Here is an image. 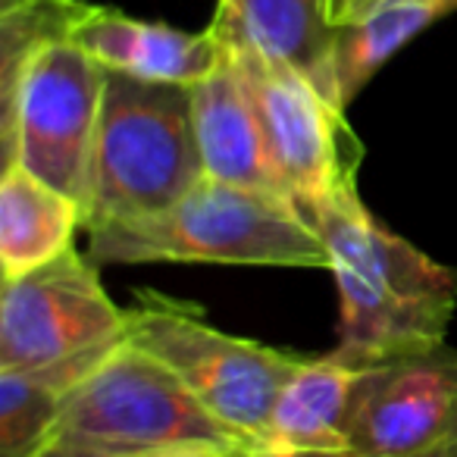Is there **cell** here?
Masks as SVG:
<instances>
[{
    "label": "cell",
    "mask_w": 457,
    "mask_h": 457,
    "mask_svg": "<svg viewBox=\"0 0 457 457\" xmlns=\"http://www.w3.org/2000/svg\"><path fill=\"white\" fill-rule=\"evenodd\" d=\"M191 122L204 176L238 188L288 197L270 157L257 110L228 54L213 76L191 85Z\"/></svg>",
    "instance_id": "obj_11"
},
{
    "label": "cell",
    "mask_w": 457,
    "mask_h": 457,
    "mask_svg": "<svg viewBox=\"0 0 457 457\" xmlns=\"http://www.w3.org/2000/svg\"><path fill=\"white\" fill-rule=\"evenodd\" d=\"M204 179L191 88L107 72L91 151L85 228L163 213Z\"/></svg>",
    "instance_id": "obj_3"
},
{
    "label": "cell",
    "mask_w": 457,
    "mask_h": 457,
    "mask_svg": "<svg viewBox=\"0 0 457 457\" xmlns=\"http://www.w3.org/2000/svg\"><path fill=\"white\" fill-rule=\"evenodd\" d=\"M210 29L295 70L345 110L336 82V29L323 0H220Z\"/></svg>",
    "instance_id": "obj_12"
},
{
    "label": "cell",
    "mask_w": 457,
    "mask_h": 457,
    "mask_svg": "<svg viewBox=\"0 0 457 457\" xmlns=\"http://www.w3.org/2000/svg\"><path fill=\"white\" fill-rule=\"evenodd\" d=\"M110 351L82 354L38 370H0V457H29L57 438L66 395Z\"/></svg>",
    "instance_id": "obj_14"
},
{
    "label": "cell",
    "mask_w": 457,
    "mask_h": 457,
    "mask_svg": "<svg viewBox=\"0 0 457 457\" xmlns=\"http://www.w3.org/2000/svg\"><path fill=\"white\" fill-rule=\"evenodd\" d=\"M29 457H107V454H101V451L88 448V445H82V442H72V438L57 436V438H51L45 448H38Z\"/></svg>",
    "instance_id": "obj_18"
},
{
    "label": "cell",
    "mask_w": 457,
    "mask_h": 457,
    "mask_svg": "<svg viewBox=\"0 0 457 457\" xmlns=\"http://www.w3.org/2000/svg\"><path fill=\"white\" fill-rule=\"evenodd\" d=\"M129 307L101 286L95 261L76 248L32 273L4 279L0 370H38L101 354L126 338Z\"/></svg>",
    "instance_id": "obj_8"
},
{
    "label": "cell",
    "mask_w": 457,
    "mask_h": 457,
    "mask_svg": "<svg viewBox=\"0 0 457 457\" xmlns=\"http://www.w3.org/2000/svg\"><path fill=\"white\" fill-rule=\"evenodd\" d=\"M129 342L163 361L213 417L257 454L270 413L304 357L228 336L204 320V311L160 292H135Z\"/></svg>",
    "instance_id": "obj_5"
},
{
    "label": "cell",
    "mask_w": 457,
    "mask_h": 457,
    "mask_svg": "<svg viewBox=\"0 0 457 457\" xmlns=\"http://www.w3.org/2000/svg\"><path fill=\"white\" fill-rule=\"evenodd\" d=\"M457 10V0H379L367 16L336 29V82L345 110L417 35Z\"/></svg>",
    "instance_id": "obj_15"
},
{
    "label": "cell",
    "mask_w": 457,
    "mask_h": 457,
    "mask_svg": "<svg viewBox=\"0 0 457 457\" xmlns=\"http://www.w3.org/2000/svg\"><path fill=\"white\" fill-rule=\"evenodd\" d=\"M88 10V0H0V110L13 101L35 54L54 41H72Z\"/></svg>",
    "instance_id": "obj_16"
},
{
    "label": "cell",
    "mask_w": 457,
    "mask_h": 457,
    "mask_svg": "<svg viewBox=\"0 0 457 457\" xmlns=\"http://www.w3.org/2000/svg\"><path fill=\"white\" fill-rule=\"evenodd\" d=\"M345 457H417L457 442V348L448 342L357 370Z\"/></svg>",
    "instance_id": "obj_9"
},
{
    "label": "cell",
    "mask_w": 457,
    "mask_h": 457,
    "mask_svg": "<svg viewBox=\"0 0 457 457\" xmlns=\"http://www.w3.org/2000/svg\"><path fill=\"white\" fill-rule=\"evenodd\" d=\"M301 213L323 238L338 286V363L363 370L445 345L457 311V270L376 222L357 185Z\"/></svg>",
    "instance_id": "obj_1"
},
{
    "label": "cell",
    "mask_w": 457,
    "mask_h": 457,
    "mask_svg": "<svg viewBox=\"0 0 457 457\" xmlns=\"http://www.w3.org/2000/svg\"><path fill=\"white\" fill-rule=\"evenodd\" d=\"M138 457H242L236 451H216V448H182V451H154V454Z\"/></svg>",
    "instance_id": "obj_19"
},
{
    "label": "cell",
    "mask_w": 457,
    "mask_h": 457,
    "mask_svg": "<svg viewBox=\"0 0 457 457\" xmlns=\"http://www.w3.org/2000/svg\"><path fill=\"white\" fill-rule=\"evenodd\" d=\"M104 85L107 70L76 41L41 47L0 110V170L20 163L85 213Z\"/></svg>",
    "instance_id": "obj_6"
},
{
    "label": "cell",
    "mask_w": 457,
    "mask_h": 457,
    "mask_svg": "<svg viewBox=\"0 0 457 457\" xmlns=\"http://www.w3.org/2000/svg\"><path fill=\"white\" fill-rule=\"evenodd\" d=\"M451 457H457V442H454V445H451Z\"/></svg>",
    "instance_id": "obj_21"
},
{
    "label": "cell",
    "mask_w": 457,
    "mask_h": 457,
    "mask_svg": "<svg viewBox=\"0 0 457 457\" xmlns=\"http://www.w3.org/2000/svg\"><path fill=\"white\" fill-rule=\"evenodd\" d=\"M417 457H451V448H438V451H429V454H417Z\"/></svg>",
    "instance_id": "obj_20"
},
{
    "label": "cell",
    "mask_w": 457,
    "mask_h": 457,
    "mask_svg": "<svg viewBox=\"0 0 457 457\" xmlns=\"http://www.w3.org/2000/svg\"><path fill=\"white\" fill-rule=\"evenodd\" d=\"M72 41L107 72L132 76L141 82L191 88L226 63V47L210 26L204 32H185L166 22L135 20L97 4H91V10L82 16Z\"/></svg>",
    "instance_id": "obj_10"
},
{
    "label": "cell",
    "mask_w": 457,
    "mask_h": 457,
    "mask_svg": "<svg viewBox=\"0 0 457 457\" xmlns=\"http://www.w3.org/2000/svg\"><path fill=\"white\" fill-rule=\"evenodd\" d=\"M85 228L82 204L10 163L0 170V270L4 279L32 273L72 248Z\"/></svg>",
    "instance_id": "obj_13"
},
{
    "label": "cell",
    "mask_w": 457,
    "mask_h": 457,
    "mask_svg": "<svg viewBox=\"0 0 457 457\" xmlns=\"http://www.w3.org/2000/svg\"><path fill=\"white\" fill-rule=\"evenodd\" d=\"M376 4H379V0H323V10L332 29H345L361 20V16H367Z\"/></svg>",
    "instance_id": "obj_17"
},
{
    "label": "cell",
    "mask_w": 457,
    "mask_h": 457,
    "mask_svg": "<svg viewBox=\"0 0 457 457\" xmlns=\"http://www.w3.org/2000/svg\"><path fill=\"white\" fill-rule=\"evenodd\" d=\"M95 263H232L329 270V251L295 201L204 176L179 204L88 232Z\"/></svg>",
    "instance_id": "obj_2"
},
{
    "label": "cell",
    "mask_w": 457,
    "mask_h": 457,
    "mask_svg": "<svg viewBox=\"0 0 457 457\" xmlns=\"http://www.w3.org/2000/svg\"><path fill=\"white\" fill-rule=\"evenodd\" d=\"M220 41L248 88L270 157L295 207L304 210L357 185L363 147L351 132L345 110L257 47L236 38Z\"/></svg>",
    "instance_id": "obj_7"
},
{
    "label": "cell",
    "mask_w": 457,
    "mask_h": 457,
    "mask_svg": "<svg viewBox=\"0 0 457 457\" xmlns=\"http://www.w3.org/2000/svg\"><path fill=\"white\" fill-rule=\"evenodd\" d=\"M57 436L107 457L216 448L251 457L238 432L201 404L195 392L145 348L120 342L63 401Z\"/></svg>",
    "instance_id": "obj_4"
}]
</instances>
